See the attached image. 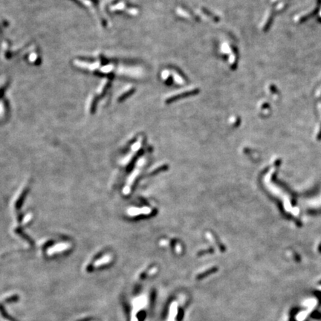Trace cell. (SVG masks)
Returning a JSON list of instances; mask_svg holds the SVG:
<instances>
[{
  "mask_svg": "<svg viewBox=\"0 0 321 321\" xmlns=\"http://www.w3.org/2000/svg\"><path fill=\"white\" fill-rule=\"evenodd\" d=\"M216 271H217V268H216V267H215V268H211V269H210V270L207 271H205V272H204V273H202V274H199V275L196 276V279L199 280L204 279V278L207 277V276H209V275H210V274L215 273Z\"/></svg>",
  "mask_w": 321,
  "mask_h": 321,
  "instance_id": "6da1fadb",
  "label": "cell"
},
{
  "mask_svg": "<svg viewBox=\"0 0 321 321\" xmlns=\"http://www.w3.org/2000/svg\"><path fill=\"white\" fill-rule=\"evenodd\" d=\"M19 296L18 295H13L11 296V297H9L8 298H7L6 299H5V301L7 303H14V302H17V301L19 300Z\"/></svg>",
  "mask_w": 321,
  "mask_h": 321,
  "instance_id": "7a4b0ae2",
  "label": "cell"
},
{
  "mask_svg": "<svg viewBox=\"0 0 321 321\" xmlns=\"http://www.w3.org/2000/svg\"><path fill=\"white\" fill-rule=\"evenodd\" d=\"M156 290H152V291H151V294H150V304H151V305H153L155 301H156Z\"/></svg>",
  "mask_w": 321,
  "mask_h": 321,
  "instance_id": "3957f363",
  "label": "cell"
},
{
  "mask_svg": "<svg viewBox=\"0 0 321 321\" xmlns=\"http://www.w3.org/2000/svg\"><path fill=\"white\" fill-rule=\"evenodd\" d=\"M184 317V310L181 308H179V310H178V314H177V320L180 321L182 320Z\"/></svg>",
  "mask_w": 321,
  "mask_h": 321,
  "instance_id": "277c9868",
  "label": "cell"
},
{
  "mask_svg": "<svg viewBox=\"0 0 321 321\" xmlns=\"http://www.w3.org/2000/svg\"><path fill=\"white\" fill-rule=\"evenodd\" d=\"M145 318V312H141L140 314H138V319L139 321H143Z\"/></svg>",
  "mask_w": 321,
  "mask_h": 321,
  "instance_id": "5b68a950",
  "label": "cell"
}]
</instances>
